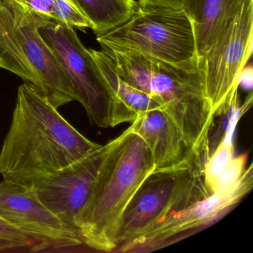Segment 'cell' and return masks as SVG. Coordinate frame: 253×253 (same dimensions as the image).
<instances>
[{"instance_id": "obj_1", "label": "cell", "mask_w": 253, "mask_h": 253, "mask_svg": "<svg viewBox=\"0 0 253 253\" xmlns=\"http://www.w3.org/2000/svg\"><path fill=\"white\" fill-rule=\"evenodd\" d=\"M100 146L25 83L19 87L12 121L0 150V174L3 180L32 186Z\"/></svg>"}, {"instance_id": "obj_2", "label": "cell", "mask_w": 253, "mask_h": 253, "mask_svg": "<svg viewBox=\"0 0 253 253\" xmlns=\"http://www.w3.org/2000/svg\"><path fill=\"white\" fill-rule=\"evenodd\" d=\"M155 169L150 149L130 126L117 137L77 219L83 244L97 251L110 253L116 250L121 217L140 185Z\"/></svg>"}, {"instance_id": "obj_3", "label": "cell", "mask_w": 253, "mask_h": 253, "mask_svg": "<svg viewBox=\"0 0 253 253\" xmlns=\"http://www.w3.org/2000/svg\"><path fill=\"white\" fill-rule=\"evenodd\" d=\"M103 52L113 59L122 79L159 103L192 149L208 144L213 112L199 67L183 69L134 53Z\"/></svg>"}, {"instance_id": "obj_4", "label": "cell", "mask_w": 253, "mask_h": 253, "mask_svg": "<svg viewBox=\"0 0 253 253\" xmlns=\"http://www.w3.org/2000/svg\"><path fill=\"white\" fill-rule=\"evenodd\" d=\"M42 18L0 0V68L38 90L56 108L77 101L60 62L41 35Z\"/></svg>"}, {"instance_id": "obj_5", "label": "cell", "mask_w": 253, "mask_h": 253, "mask_svg": "<svg viewBox=\"0 0 253 253\" xmlns=\"http://www.w3.org/2000/svg\"><path fill=\"white\" fill-rule=\"evenodd\" d=\"M103 51L140 54L168 64L196 69L193 25L184 10L137 7L127 21L97 35Z\"/></svg>"}, {"instance_id": "obj_6", "label": "cell", "mask_w": 253, "mask_h": 253, "mask_svg": "<svg viewBox=\"0 0 253 253\" xmlns=\"http://www.w3.org/2000/svg\"><path fill=\"white\" fill-rule=\"evenodd\" d=\"M208 146L196 151L184 165L154 171L140 185L121 217L117 248L152 229L171 211L202 201L211 194L204 183Z\"/></svg>"}, {"instance_id": "obj_7", "label": "cell", "mask_w": 253, "mask_h": 253, "mask_svg": "<svg viewBox=\"0 0 253 253\" xmlns=\"http://www.w3.org/2000/svg\"><path fill=\"white\" fill-rule=\"evenodd\" d=\"M40 32L60 62L90 123L100 128L111 127L113 97L89 49L75 29L42 18Z\"/></svg>"}, {"instance_id": "obj_8", "label": "cell", "mask_w": 253, "mask_h": 253, "mask_svg": "<svg viewBox=\"0 0 253 253\" xmlns=\"http://www.w3.org/2000/svg\"><path fill=\"white\" fill-rule=\"evenodd\" d=\"M253 0H245L205 55L198 60L213 113L235 90L253 52Z\"/></svg>"}, {"instance_id": "obj_9", "label": "cell", "mask_w": 253, "mask_h": 253, "mask_svg": "<svg viewBox=\"0 0 253 253\" xmlns=\"http://www.w3.org/2000/svg\"><path fill=\"white\" fill-rule=\"evenodd\" d=\"M0 218L32 241V253L83 244L79 234L66 226L40 201L32 186L0 181Z\"/></svg>"}, {"instance_id": "obj_10", "label": "cell", "mask_w": 253, "mask_h": 253, "mask_svg": "<svg viewBox=\"0 0 253 253\" xmlns=\"http://www.w3.org/2000/svg\"><path fill=\"white\" fill-rule=\"evenodd\" d=\"M116 141L117 137L32 185L40 201L77 233L79 234L77 227L78 215L86 204L100 168Z\"/></svg>"}, {"instance_id": "obj_11", "label": "cell", "mask_w": 253, "mask_h": 253, "mask_svg": "<svg viewBox=\"0 0 253 253\" xmlns=\"http://www.w3.org/2000/svg\"><path fill=\"white\" fill-rule=\"evenodd\" d=\"M253 164L246 168L239 181L220 186L217 192L202 201L171 211L143 235L120 247L124 253L155 249L190 229L206 226L235 207L252 190Z\"/></svg>"}, {"instance_id": "obj_12", "label": "cell", "mask_w": 253, "mask_h": 253, "mask_svg": "<svg viewBox=\"0 0 253 253\" xmlns=\"http://www.w3.org/2000/svg\"><path fill=\"white\" fill-rule=\"evenodd\" d=\"M131 126L132 131L140 136L150 149L155 171L184 165L200 149L195 150L189 146L177 124L162 108L139 115L131 123Z\"/></svg>"}, {"instance_id": "obj_13", "label": "cell", "mask_w": 253, "mask_h": 253, "mask_svg": "<svg viewBox=\"0 0 253 253\" xmlns=\"http://www.w3.org/2000/svg\"><path fill=\"white\" fill-rule=\"evenodd\" d=\"M113 97L111 127L123 123H132L139 115L161 108L146 93L134 88L118 75L113 59L103 51L89 49Z\"/></svg>"}, {"instance_id": "obj_14", "label": "cell", "mask_w": 253, "mask_h": 253, "mask_svg": "<svg viewBox=\"0 0 253 253\" xmlns=\"http://www.w3.org/2000/svg\"><path fill=\"white\" fill-rule=\"evenodd\" d=\"M245 0H186L193 25L198 60L210 50Z\"/></svg>"}, {"instance_id": "obj_15", "label": "cell", "mask_w": 253, "mask_h": 253, "mask_svg": "<svg viewBox=\"0 0 253 253\" xmlns=\"http://www.w3.org/2000/svg\"><path fill=\"white\" fill-rule=\"evenodd\" d=\"M92 25L91 30L101 35L125 23L138 7L134 0H73Z\"/></svg>"}, {"instance_id": "obj_16", "label": "cell", "mask_w": 253, "mask_h": 253, "mask_svg": "<svg viewBox=\"0 0 253 253\" xmlns=\"http://www.w3.org/2000/svg\"><path fill=\"white\" fill-rule=\"evenodd\" d=\"M236 125V121L230 123L224 137L209 157L204 167V183L211 195L217 190L220 177L233 159L235 147L232 137Z\"/></svg>"}, {"instance_id": "obj_17", "label": "cell", "mask_w": 253, "mask_h": 253, "mask_svg": "<svg viewBox=\"0 0 253 253\" xmlns=\"http://www.w3.org/2000/svg\"><path fill=\"white\" fill-rule=\"evenodd\" d=\"M32 242L20 231L0 218V252L32 248Z\"/></svg>"}, {"instance_id": "obj_18", "label": "cell", "mask_w": 253, "mask_h": 253, "mask_svg": "<svg viewBox=\"0 0 253 253\" xmlns=\"http://www.w3.org/2000/svg\"><path fill=\"white\" fill-rule=\"evenodd\" d=\"M186 0H138L139 7H155L180 10L184 8Z\"/></svg>"}, {"instance_id": "obj_19", "label": "cell", "mask_w": 253, "mask_h": 253, "mask_svg": "<svg viewBox=\"0 0 253 253\" xmlns=\"http://www.w3.org/2000/svg\"><path fill=\"white\" fill-rule=\"evenodd\" d=\"M253 66L251 64L247 63L240 74L239 80H238L239 87L241 86V88H244L246 91H252L253 84Z\"/></svg>"}]
</instances>
